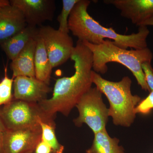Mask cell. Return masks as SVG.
I'll use <instances>...</instances> for the list:
<instances>
[{"mask_svg": "<svg viewBox=\"0 0 153 153\" xmlns=\"http://www.w3.org/2000/svg\"><path fill=\"white\" fill-rule=\"evenodd\" d=\"M70 58L74 62V74L57 79L52 97L38 103L46 114L55 119L57 113L68 116L82 96L92 87L93 55L90 49L78 41Z\"/></svg>", "mask_w": 153, "mask_h": 153, "instance_id": "cell-1", "label": "cell"}, {"mask_svg": "<svg viewBox=\"0 0 153 153\" xmlns=\"http://www.w3.org/2000/svg\"><path fill=\"white\" fill-rule=\"evenodd\" d=\"M89 0H79L72 9L68 20L69 31L77 37L78 41H86L94 45L104 43L105 39L113 40L117 47L127 49H145L147 47V38L149 30L146 26H140L138 32L131 35L119 34L112 28H106L100 25L87 11Z\"/></svg>", "mask_w": 153, "mask_h": 153, "instance_id": "cell-2", "label": "cell"}, {"mask_svg": "<svg viewBox=\"0 0 153 153\" xmlns=\"http://www.w3.org/2000/svg\"><path fill=\"white\" fill-rule=\"evenodd\" d=\"M82 42L92 52L94 71L104 74L108 71V63H120L131 71L143 90L150 92L142 68L143 63L151 62L153 59L152 52L148 47L128 50L116 46L112 41L106 39L100 45H94L86 41Z\"/></svg>", "mask_w": 153, "mask_h": 153, "instance_id": "cell-3", "label": "cell"}, {"mask_svg": "<svg viewBox=\"0 0 153 153\" xmlns=\"http://www.w3.org/2000/svg\"><path fill=\"white\" fill-rule=\"evenodd\" d=\"M91 79L96 87L108 100V114L112 118L113 123L126 127L130 126L136 118V107L141 100L139 96L132 94L131 79L125 76L119 82H112L102 78L93 70Z\"/></svg>", "mask_w": 153, "mask_h": 153, "instance_id": "cell-4", "label": "cell"}, {"mask_svg": "<svg viewBox=\"0 0 153 153\" xmlns=\"http://www.w3.org/2000/svg\"><path fill=\"white\" fill-rule=\"evenodd\" d=\"M0 117L8 130L36 126L41 122L56 128L55 119L46 114L38 103L18 100L1 106Z\"/></svg>", "mask_w": 153, "mask_h": 153, "instance_id": "cell-5", "label": "cell"}, {"mask_svg": "<svg viewBox=\"0 0 153 153\" xmlns=\"http://www.w3.org/2000/svg\"><path fill=\"white\" fill-rule=\"evenodd\" d=\"M102 94L96 87H91L76 105L79 116L73 120L76 126L85 123L95 134L106 129L108 108L103 102Z\"/></svg>", "mask_w": 153, "mask_h": 153, "instance_id": "cell-6", "label": "cell"}, {"mask_svg": "<svg viewBox=\"0 0 153 153\" xmlns=\"http://www.w3.org/2000/svg\"><path fill=\"white\" fill-rule=\"evenodd\" d=\"M38 34L44 41L52 68L66 63L70 58L74 47L68 33L46 26L38 29Z\"/></svg>", "mask_w": 153, "mask_h": 153, "instance_id": "cell-7", "label": "cell"}, {"mask_svg": "<svg viewBox=\"0 0 153 153\" xmlns=\"http://www.w3.org/2000/svg\"><path fill=\"white\" fill-rule=\"evenodd\" d=\"M41 125L15 130H6L3 134L0 153L32 152L41 139Z\"/></svg>", "mask_w": 153, "mask_h": 153, "instance_id": "cell-8", "label": "cell"}, {"mask_svg": "<svg viewBox=\"0 0 153 153\" xmlns=\"http://www.w3.org/2000/svg\"><path fill=\"white\" fill-rule=\"evenodd\" d=\"M24 15L27 25L36 27L46 21H52L55 10L54 0H10Z\"/></svg>", "mask_w": 153, "mask_h": 153, "instance_id": "cell-9", "label": "cell"}, {"mask_svg": "<svg viewBox=\"0 0 153 153\" xmlns=\"http://www.w3.org/2000/svg\"><path fill=\"white\" fill-rule=\"evenodd\" d=\"M13 99L39 103L47 99L51 91L49 85L36 77L18 76L14 79Z\"/></svg>", "mask_w": 153, "mask_h": 153, "instance_id": "cell-10", "label": "cell"}, {"mask_svg": "<svg viewBox=\"0 0 153 153\" xmlns=\"http://www.w3.org/2000/svg\"><path fill=\"white\" fill-rule=\"evenodd\" d=\"M120 11L121 16L140 27L153 16V0H105Z\"/></svg>", "mask_w": 153, "mask_h": 153, "instance_id": "cell-11", "label": "cell"}, {"mask_svg": "<svg viewBox=\"0 0 153 153\" xmlns=\"http://www.w3.org/2000/svg\"><path fill=\"white\" fill-rule=\"evenodd\" d=\"M22 12L10 5L0 9V43L21 32L27 26Z\"/></svg>", "mask_w": 153, "mask_h": 153, "instance_id": "cell-12", "label": "cell"}, {"mask_svg": "<svg viewBox=\"0 0 153 153\" xmlns=\"http://www.w3.org/2000/svg\"><path fill=\"white\" fill-rule=\"evenodd\" d=\"M36 37L29 42L23 51L11 62L10 66L13 71V78L18 76L36 77L34 60Z\"/></svg>", "mask_w": 153, "mask_h": 153, "instance_id": "cell-13", "label": "cell"}, {"mask_svg": "<svg viewBox=\"0 0 153 153\" xmlns=\"http://www.w3.org/2000/svg\"><path fill=\"white\" fill-rule=\"evenodd\" d=\"M38 33V29L36 27L27 25L21 32L0 43V47L9 59L13 61Z\"/></svg>", "mask_w": 153, "mask_h": 153, "instance_id": "cell-14", "label": "cell"}, {"mask_svg": "<svg viewBox=\"0 0 153 153\" xmlns=\"http://www.w3.org/2000/svg\"><path fill=\"white\" fill-rule=\"evenodd\" d=\"M35 54L36 77L49 85L52 67L43 39L39 34L36 37Z\"/></svg>", "mask_w": 153, "mask_h": 153, "instance_id": "cell-15", "label": "cell"}, {"mask_svg": "<svg viewBox=\"0 0 153 153\" xmlns=\"http://www.w3.org/2000/svg\"><path fill=\"white\" fill-rule=\"evenodd\" d=\"M120 140L117 138L111 137L106 129L94 134L91 147L86 153H124L123 147L119 146Z\"/></svg>", "mask_w": 153, "mask_h": 153, "instance_id": "cell-16", "label": "cell"}, {"mask_svg": "<svg viewBox=\"0 0 153 153\" xmlns=\"http://www.w3.org/2000/svg\"><path fill=\"white\" fill-rule=\"evenodd\" d=\"M40 125L42 130L41 140L49 145L54 153H63L64 146L57 139L55 133L56 128L43 122L40 123Z\"/></svg>", "mask_w": 153, "mask_h": 153, "instance_id": "cell-17", "label": "cell"}, {"mask_svg": "<svg viewBox=\"0 0 153 153\" xmlns=\"http://www.w3.org/2000/svg\"><path fill=\"white\" fill-rule=\"evenodd\" d=\"M79 0H63V8L60 15L57 17L59 22L58 30L63 33H69L68 27V20L72 9Z\"/></svg>", "mask_w": 153, "mask_h": 153, "instance_id": "cell-18", "label": "cell"}, {"mask_svg": "<svg viewBox=\"0 0 153 153\" xmlns=\"http://www.w3.org/2000/svg\"><path fill=\"white\" fill-rule=\"evenodd\" d=\"M13 78H9L7 75V69L5 70V76L0 82V107L10 102L13 99L12 88Z\"/></svg>", "mask_w": 153, "mask_h": 153, "instance_id": "cell-19", "label": "cell"}, {"mask_svg": "<svg viewBox=\"0 0 153 153\" xmlns=\"http://www.w3.org/2000/svg\"><path fill=\"white\" fill-rule=\"evenodd\" d=\"M153 109V91L150 92L149 95L142 100H141L136 107L135 112L136 114H149Z\"/></svg>", "mask_w": 153, "mask_h": 153, "instance_id": "cell-20", "label": "cell"}, {"mask_svg": "<svg viewBox=\"0 0 153 153\" xmlns=\"http://www.w3.org/2000/svg\"><path fill=\"white\" fill-rule=\"evenodd\" d=\"M143 72L147 84L149 88L150 92L153 91V69L151 62H145L142 64Z\"/></svg>", "mask_w": 153, "mask_h": 153, "instance_id": "cell-21", "label": "cell"}, {"mask_svg": "<svg viewBox=\"0 0 153 153\" xmlns=\"http://www.w3.org/2000/svg\"><path fill=\"white\" fill-rule=\"evenodd\" d=\"M33 153H55L52 148L42 140L38 143Z\"/></svg>", "mask_w": 153, "mask_h": 153, "instance_id": "cell-22", "label": "cell"}, {"mask_svg": "<svg viewBox=\"0 0 153 153\" xmlns=\"http://www.w3.org/2000/svg\"><path fill=\"white\" fill-rule=\"evenodd\" d=\"M6 128L4 123H3L0 117V149H1V143L2 139L4 134V133L6 131Z\"/></svg>", "mask_w": 153, "mask_h": 153, "instance_id": "cell-23", "label": "cell"}, {"mask_svg": "<svg viewBox=\"0 0 153 153\" xmlns=\"http://www.w3.org/2000/svg\"><path fill=\"white\" fill-rule=\"evenodd\" d=\"M153 26V16L150 19H148L146 22H143L140 26Z\"/></svg>", "mask_w": 153, "mask_h": 153, "instance_id": "cell-24", "label": "cell"}, {"mask_svg": "<svg viewBox=\"0 0 153 153\" xmlns=\"http://www.w3.org/2000/svg\"><path fill=\"white\" fill-rule=\"evenodd\" d=\"M10 5V1L8 0H0V8Z\"/></svg>", "mask_w": 153, "mask_h": 153, "instance_id": "cell-25", "label": "cell"}, {"mask_svg": "<svg viewBox=\"0 0 153 153\" xmlns=\"http://www.w3.org/2000/svg\"><path fill=\"white\" fill-rule=\"evenodd\" d=\"M33 152H30V153H33Z\"/></svg>", "mask_w": 153, "mask_h": 153, "instance_id": "cell-26", "label": "cell"}, {"mask_svg": "<svg viewBox=\"0 0 153 153\" xmlns=\"http://www.w3.org/2000/svg\"><path fill=\"white\" fill-rule=\"evenodd\" d=\"M0 9H1V8H0Z\"/></svg>", "mask_w": 153, "mask_h": 153, "instance_id": "cell-27", "label": "cell"}]
</instances>
